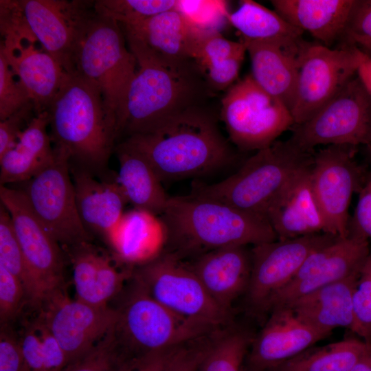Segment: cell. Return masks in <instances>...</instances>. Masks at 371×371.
<instances>
[{"mask_svg": "<svg viewBox=\"0 0 371 371\" xmlns=\"http://www.w3.org/2000/svg\"><path fill=\"white\" fill-rule=\"evenodd\" d=\"M124 34L137 69L117 120V138L151 133L169 119L200 106L209 87L195 62L166 60L137 38Z\"/></svg>", "mask_w": 371, "mask_h": 371, "instance_id": "cell-1", "label": "cell"}, {"mask_svg": "<svg viewBox=\"0 0 371 371\" xmlns=\"http://www.w3.org/2000/svg\"><path fill=\"white\" fill-rule=\"evenodd\" d=\"M124 141L148 161L162 182L213 173L236 157L214 117L201 106L169 119L151 133Z\"/></svg>", "mask_w": 371, "mask_h": 371, "instance_id": "cell-2", "label": "cell"}, {"mask_svg": "<svg viewBox=\"0 0 371 371\" xmlns=\"http://www.w3.org/2000/svg\"><path fill=\"white\" fill-rule=\"evenodd\" d=\"M159 217L166 234L164 251L183 260L219 248L278 240L264 217L191 194L170 196Z\"/></svg>", "mask_w": 371, "mask_h": 371, "instance_id": "cell-3", "label": "cell"}, {"mask_svg": "<svg viewBox=\"0 0 371 371\" xmlns=\"http://www.w3.org/2000/svg\"><path fill=\"white\" fill-rule=\"evenodd\" d=\"M47 111L54 146L92 172L106 168L117 139V117L94 82L69 74Z\"/></svg>", "mask_w": 371, "mask_h": 371, "instance_id": "cell-4", "label": "cell"}, {"mask_svg": "<svg viewBox=\"0 0 371 371\" xmlns=\"http://www.w3.org/2000/svg\"><path fill=\"white\" fill-rule=\"evenodd\" d=\"M313 159V151L303 150L289 139L276 141L219 182L194 181L190 194L265 218L273 201L294 177L312 166Z\"/></svg>", "mask_w": 371, "mask_h": 371, "instance_id": "cell-5", "label": "cell"}, {"mask_svg": "<svg viewBox=\"0 0 371 371\" xmlns=\"http://www.w3.org/2000/svg\"><path fill=\"white\" fill-rule=\"evenodd\" d=\"M129 285L115 308L112 328L123 361L178 348L221 330L174 313L152 298L133 277Z\"/></svg>", "mask_w": 371, "mask_h": 371, "instance_id": "cell-6", "label": "cell"}, {"mask_svg": "<svg viewBox=\"0 0 371 371\" xmlns=\"http://www.w3.org/2000/svg\"><path fill=\"white\" fill-rule=\"evenodd\" d=\"M126 44L121 25L95 10L81 34L74 57V74L99 87L106 105L117 117V124L137 69V60Z\"/></svg>", "mask_w": 371, "mask_h": 371, "instance_id": "cell-7", "label": "cell"}, {"mask_svg": "<svg viewBox=\"0 0 371 371\" xmlns=\"http://www.w3.org/2000/svg\"><path fill=\"white\" fill-rule=\"evenodd\" d=\"M132 277L152 298L174 313L215 329L230 326L232 312L213 300L186 260L163 251L135 267Z\"/></svg>", "mask_w": 371, "mask_h": 371, "instance_id": "cell-8", "label": "cell"}, {"mask_svg": "<svg viewBox=\"0 0 371 371\" xmlns=\"http://www.w3.org/2000/svg\"><path fill=\"white\" fill-rule=\"evenodd\" d=\"M221 117L231 142L242 151L267 148L294 125L290 111L251 74L229 88L221 100Z\"/></svg>", "mask_w": 371, "mask_h": 371, "instance_id": "cell-9", "label": "cell"}, {"mask_svg": "<svg viewBox=\"0 0 371 371\" xmlns=\"http://www.w3.org/2000/svg\"><path fill=\"white\" fill-rule=\"evenodd\" d=\"M289 139L305 151L317 146H371V95L356 75L315 115L291 128Z\"/></svg>", "mask_w": 371, "mask_h": 371, "instance_id": "cell-10", "label": "cell"}, {"mask_svg": "<svg viewBox=\"0 0 371 371\" xmlns=\"http://www.w3.org/2000/svg\"><path fill=\"white\" fill-rule=\"evenodd\" d=\"M53 160L22 190L43 225L65 250L93 236L85 227L78 210L69 155L54 146Z\"/></svg>", "mask_w": 371, "mask_h": 371, "instance_id": "cell-11", "label": "cell"}, {"mask_svg": "<svg viewBox=\"0 0 371 371\" xmlns=\"http://www.w3.org/2000/svg\"><path fill=\"white\" fill-rule=\"evenodd\" d=\"M337 237L320 233L252 246L251 276L244 295L248 313L264 317L269 301L293 278L306 258Z\"/></svg>", "mask_w": 371, "mask_h": 371, "instance_id": "cell-12", "label": "cell"}, {"mask_svg": "<svg viewBox=\"0 0 371 371\" xmlns=\"http://www.w3.org/2000/svg\"><path fill=\"white\" fill-rule=\"evenodd\" d=\"M358 66V47L332 49L310 42L299 70L291 111L294 124L308 120L335 96L357 75Z\"/></svg>", "mask_w": 371, "mask_h": 371, "instance_id": "cell-13", "label": "cell"}, {"mask_svg": "<svg viewBox=\"0 0 371 371\" xmlns=\"http://www.w3.org/2000/svg\"><path fill=\"white\" fill-rule=\"evenodd\" d=\"M35 310L63 349L68 365L82 357L101 341L116 319L115 308L98 307L73 300L69 297L66 286L46 295Z\"/></svg>", "mask_w": 371, "mask_h": 371, "instance_id": "cell-14", "label": "cell"}, {"mask_svg": "<svg viewBox=\"0 0 371 371\" xmlns=\"http://www.w3.org/2000/svg\"><path fill=\"white\" fill-rule=\"evenodd\" d=\"M0 204L11 216L16 237L38 286L42 300L50 292L66 286L65 270L68 261L66 254L34 214L23 191L0 186Z\"/></svg>", "mask_w": 371, "mask_h": 371, "instance_id": "cell-15", "label": "cell"}, {"mask_svg": "<svg viewBox=\"0 0 371 371\" xmlns=\"http://www.w3.org/2000/svg\"><path fill=\"white\" fill-rule=\"evenodd\" d=\"M370 248L368 239L349 233L311 253L293 278L269 301L265 316L321 287L361 270Z\"/></svg>", "mask_w": 371, "mask_h": 371, "instance_id": "cell-16", "label": "cell"}, {"mask_svg": "<svg viewBox=\"0 0 371 371\" xmlns=\"http://www.w3.org/2000/svg\"><path fill=\"white\" fill-rule=\"evenodd\" d=\"M355 146L330 145L314 154L311 184L325 218L328 234H349L348 209L360 185L361 172L355 160Z\"/></svg>", "mask_w": 371, "mask_h": 371, "instance_id": "cell-17", "label": "cell"}, {"mask_svg": "<svg viewBox=\"0 0 371 371\" xmlns=\"http://www.w3.org/2000/svg\"><path fill=\"white\" fill-rule=\"evenodd\" d=\"M95 1L20 0L27 24L41 47L69 74L85 26L95 12Z\"/></svg>", "mask_w": 371, "mask_h": 371, "instance_id": "cell-18", "label": "cell"}, {"mask_svg": "<svg viewBox=\"0 0 371 371\" xmlns=\"http://www.w3.org/2000/svg\"><path fill=\"white\" fill-rule=\"evenodd\" d=\"M328 336L302 320L291 308H275L254 335L244 371L271 370Z\"/></svg>", "mask_w": 371, "mask_h": 371, "instance_id": "cell-19", "label": "cell"}, {"mask_svg": "<svg viewBox=\"0 0 371 371\" xmlns=\"http://www.w3.org/2000/svg\"><path fill=\"white\" fill-rule=\"evenodd\" d=\"M243 41L250 58L254 80L291 112L299 70L310 42L302 37Z\"/></svg>", "mask_w": 371, "mask_h": 371, "instance_id": "cell-20", "label": "cell"}, {"mask_svg": "<svg viewBox=\"0 0 371 371\" xmlns=\"http://www.w3.org/2000/svg\"><path fill=\"white\" fill-rule=\"evenodd\" d=\"M64 251L71 265L76 298L89 304L109 306L132 278L135 267L122 262L92 242L80 243Z\"/></svg>", "mask_w": 371, "mask_h": 371, "instance_id": "cell-21", "label": "cell"}, {"mask_svg": "<svg viewBox=\"0 0 371 371\" xmlns=\"http://www.w3.org/2000/svg\"><path fill=\"white\" fill-rule=\"evenodd\" d=\"M35 36L4 38L1 42L5 57L34 105L36 115L47 111L69 76L43 47Z\"/></svg>", "mask_w": 371, "mask_h": 371, "instance_id": "cell-22", "label": "cell"}, {"mask_svg": "<svg viewBox=\"0 0 371 371\" xmlns=\"http://www.w3.org/2000/svg\"><path fill=\"white\" fill-rule=\"evenodd\" d=\"M311 168L294 177L265 212V218L278 240L328 234L325 218L313 190Z\"/></svg>", "mask_w": 371, "mask_h": 371, "instance_id": "cell-23", "label": "cell"}, {"mask_svg": "<svg viewBox=\"0 0 371 371\" xmlns=\"http://www.w3.org/2000/svg\"><path fill=\"white\" fill-rule=\"evenodd\" d=\"M247 247L219 248L186 260L213 300L229 311L248 288L251 252Z\"/></svg>", "mask_w": 371, "mask_h": 371, "instance_id": "cell-24", "label": "cell"}, {"mask_svg": "<svg viewBox=\"0 0 371 371\" xmlns=\"http://www.w3.org/2000/svg\"><path fill=\"white\" fill-rule=\"evenodd\" d=\"M120 25L124 33L139 39L159 57L175 63L195 62L200 40L209 32L194 27L176 9Z\"/></svg>", "mask_w": 371, "mask_h": 371, "instance_id": "cell-25", "label": "cell"}, {"mask_svg": "<svg viewBox=\"0 0 371 371\" xmlns=\"http://www.w3.org/2000/svg\"><path fill=\"white\" fill-rule=\"evenodd\" d=\"M70 170L80 219L91 235L104 240L128 202L115 177L98 180L91 171L71 163Z\"/></svg>", "mask_w": 371, "mask_h": 371, "instance_id": "cell-26", "label": "cell"}, {"mask_svg": "<svg viewBox=\"0 0 371 371\" xmlns=\"http://www.w3.org/2000/svg\"><path fill=\"white\" fill-rule=\"evenodd\" d=\"M104 240L117 259L136 267L153 260L164 250L166 229L159 216L134 208L124 212Z\"/></svg>", "mask_w": 371, "mask_h": 371, "instance_id": "cell-27", "label": "cell"}, {"mask_svg": "<svg viewBox=\"0 0 371 371\" xmlns=\"http://www.w3.org/2000/svg\"><path fill=\"white\" fill-rule=\"evenodd\" d=\"M360 271L321 287L285 306L291 308L306 323L329 335L338 327L350 330L354 322L353 294Z\"/></svg>", "mask_w": 371, "mask_h": 371, "instance_id": "cell-28", "label": "cell"}, {"mask_svg": "<svg viewBox=\"0 0 371 371\" xmlns=\"http://www.w3.org/2000/svg\"><path fill=\"white\" fill-rule=\"evenodd\" d=\"M355 0H272L274 10L329 47L341 41Z\"/></svg>", "mask_w": 371, "mask_h": 371, "instance_id": "cell-29", "label": "cell"}, {"mask_svg": "<svg viewBox=\"0 0 371 371\" xmlns=\"http://www.w3.org/2000/svg\"><path fill=\"white\" fill-rule=\"evenodd\" d=\"M48 111L36 115L16 144L0 157V186L26 182L54 159Z\"/></svg>", "mask_w": 371, "mask_h": 371, "instance_id": "cell-30", "label": "cell"}, {"mask_svg": "<svg viewBox=\"0 0 371 371\" xmlns=\"http://www.w3.org/2000/svg\"><path fill=\"white\" fill-rule=\"evenodd\" d=\"M115 151L119 171L115 177L128 203L159 216L170 196L150 164L124 141L116 146Z\"/></svg>", "mask_w": 371, "mask_h": 371, "instance_id": "cell-31", "label": "cell"}, {"mask_svg": "<svg viewBox=\"0 0 371 371\" xmlns=\"http://www.w3.org/2000/svg\"><path fill=\"white\" fill-rule=\"evenodd\" d=\"M371 352V344L349 338L324 346H311L268 371H352Z\"/></svg>", "mask_w": 371, "mask_h": 371, "instance_id": "cell-32", "label": "cell"}, {"mask_svg": "<svg viewBox=\"0 0 371 371\" xmlns=\"http://www.w3.org/2000/svg\"><path fill=\"white\" fill-rule=\"evenodd\" d=\"M17 333L22 351L24 371H63L67 359L63 349L36 312L22 322Z\"/></svg>", "mask_w": 371, "mask_h": 371, "instance_id": "cell-33", "label": "cell"}, {"mask_svg": "<svg viewBox=\"0 0 371 371\" xmlns=\"http://www.w3.org/2000/svg\"><path fill=\"white\" fill-rule=\"evenodd\" d=\"M228 21L249 41L281 37H302L303 32L286 21L275 10H271L252 0H243Z\"/></svg>", "mask_w": 371, "mask_h": 371, "instance_id": "cell-34", "label": "cell"}, {"mask_svg": "<svg viewBox=\"0 0 371 371\" xmlns=\"http://www.w3.org/2000/svg\"><path fill=\"white\" fill-rule=\"evenodd\" d=\"M254 335L230 326L211 337L198 371H244L247 352Z\"/></svg>", "mask_w": 371, "mask_h": 371, "instance_id": "cell-35", "label": "cell"}, {"mask_svg": "<svg viewBox=\"0 0 371 371\" xmlns=\"http://www.w3.org/2000/svg\"><path fill=\"white\" fill-rule=\"evenodd\" d=\"M0 265L3 266L22 283L25 288L28 306L37 308L42 297L25 261L14 229L11 216L0 204Z\"/></svg>", "mask_w": 371, "mask_h": 371, "instance_id": "cell-36", "label": "cell"}, {"mask_svg": "<svg viewBox=\"0 0 371 371\" xmlns=\"http://www.w3.org/2000/svg\"><path fill=\"white\" fill-rule=\"evenodd\" d=\"M177 4L176 0H100L94 8L98 13L127 24L176 9Z\"/></svg>", "mask_w": 371, "mask_h": 371, "instance_id": "cell-37", "label": "cell"}, {"mask_svg": "<svg viewBox=\"0 0 371 371\" xmlns=\"http://www.w3.org/2000/svg\"><path fill=\"white\" fill-rule=\"evenodd\" d=\"M176 10L194 27L209 32H220L229 14L224 1L179 0Z\"/></svg>", "mask_w": 371, "mask_h": 371, "instance_id": "cell-38", "label": "cell"}, {"mask_svg": "<svg viewBox=\"0 0 371 371\" xmlns=\"http://www.w3.org/2000/svg\"><path fill=\"white\" fill-rule=\"evenodd\" d=\"M353 313L351 331L371 344V249L361 269L353 294Z\"/></svg>", "mask_w": 371, "mask_h": 371, "instance_id": "cell-39", "label": "cell"}, {"mask_svg": "<svg viewBox=\"0 0 371 371\" xmlns=\"http://www.w3.org/2000/svg\"><path fill=\"white\" fill-rule=\"evenodd\" d=\"M28 300L19 280L0 265V324L12 326L22 314Z\"/></svg>", "mask_w": 371, "mask_h": 371, "instance_id": "cell-40", "label": "cell"}, {"mask_svg": "<svg viewBox=\"0 0 371 371\" xmlns=\"http://www.w3.org/2000/svg\"><path fill=\"white\" fill-rule=\"evenodd\" d=\"M342 45L371 52V0H355L341 38Z\"/></svg>", "mask_w": 371, "mask_h": 371, "instance_id": "cell-41", "label": "cell"}, {"mask_svg": "<svg viewBox=\"0 0 371 371\" xmlns=\"http://www.w3.org/2000/svg\"><path fill=\"white\" fill-rule=\"evenodd\" d=\"M122 363L114 344L111 328L90 351L69 364L63 371H118Z\"/></svg>", "mask_w": 371, "mask_h": 371, "instance_id": "cell-42", "label": "cell"}, {"mask_svg": "<svg viewBox=\"0 0 371 371\" xmlns=\"http://www.w3.org/2000/svg\"><path fill=\"white\" fill-rule=\"evenodd\" d=\"M10 68L0 49V121H2L32 100Z\"/></svg>", "mask_w": 371, "mask_h": 371, "instance_id": "cell-43", "label": "cell"}, {"mask_svg": "<svg viewBox=\"0 0 371 371\" xmlns=\"http://www.w3.org/2000/svg\"><path fill=\"white\" fill-rule=\"evenodd\" d=\"M244 50L247 47L243 41L235 42L225 38L220 32H207L200 40L194 60L203 71L206 66Z\"/></svg>", "mask_w": 371, "mask_h": 371, "instance_id": "cell-44", "label": "cell"}, {"mask_svg": "<svg viewBox=\"0 0 371 371\" xmlns=\"http://www.w3.org/2000/svg\"><path fill=\"white\" fill-rule=\"evenodd\" d=\"M245 52L247 50L206 66L203 71L208 87L216 91L230 87L238 78Z\"/></svg>", "mask_w": 371, "mask_h": 371, "instance_id": "cell-45", "label": "cell"}, {"mask_svg": "<svg viewBox=\"0 0 371 371\" xmlns=\"http://www.w3.org/2000/svg\"><path fill=\"white\" fill-rule=\"evenodd\" d=\"M36 115L34 105L31 102L0 121V157L16 144L22 132Z\"/></svg>", "mask_w": 371, "mask_h": 371, "instance_id": "cell-46", "label": "cell"}, {"mask_svg": "<svg viewBox=\"0 0 371 371\" xmlns=\"http://www.w3.org/2000/svg\"><path fill=\"white\" fill-rule=\"evenodd\" d=\"M0 371H24L20 341L12 326H1Z\"/></svg>", "mask_w": 371, "mask_h": 371, "instance_id": "cell-47", "label": "cell"}, {"mask_svg": "<svg viewBox=\"0 0 371 371\" xmlns=\"http://www.w3.org/2000/svg\"><path fill=\"white\" fill-rule=\"evenodd\" d=\"M213 334L179 348L165 371H198L204 351Z\"/></svg>", "mask_w": 371, "mask_h": 371, "instance_id": "cell-48", "label": "cell"}, {"mask_svg": "<svg viewBox=\"0 0 371 371\" xmlns=\"http://www.w3.org/2000/svg\"><path fill=\"white\" fill-rule=\"evenodd\" d=\"M349 233L371 238V176L360 189L354 215L350 219Z\"/></svg>", "mask_w": 371, "mask_h": 371, "instance_id": "cell-49", "label": "cell"}, {"mask_svg": "<svg viewBox=\"0 0 371 371\" xmlns=\"http://www.w3.org/2000/svg\"><path fill=\"white\" fill-rule=\"evenodd\" d=\"M180 348L128 360L118 371H165L172 357Z\"/></svg>", "mask_w": 371, "mask_h": 371, "instance_id": "cell-50", "label": "cell"}, {"mask_svg": "<svg viewBox=\"0 0 371 371\" xmlns=\"http://www.w3.org/2000/svg\"><path fill=\"white\" fill-rule=\"evenodd\" d=\"M357 75L371 95V58L359 49Z\"/></svg>", "mask_w": 371, "mask_h": 371, "instance_id": "cell-51", "label": "cell"}, {"mask_svg": "<svg viewBox=\"0 0 371 371\" xmlns=\"http://www.w3.org/2000/svg\"><path fill=\"white\" fill-rule=\"evenodd\" d=\"M352 371H371V352L363 357Z\"/></svg>", "mask_w": 371, "mask_h": 371, "instance_id": "cell-52", "label": "cell"}, {"mask_svg": "<svg viewBox=\"0 0 371 371\" xmlns=\"http://www.w3.org/2000/svg\"><path fill=\"white\" fill-rule=\"evenodd\" d=\"M368 150H369V152H370V153L371 155V146H368Z\"/></svg>", "mask_w": 371, "mask_h": 371, "instance_id": "cell-53", "label": "cell"}, {"mask_svg": "<svg viewBox=\"0 0 371 371\" xmlns=\"http://www.w3.org/2000/svg\"><path fill=\"white\" fill-rule=\"evenodd\" d=\"M366 54H367L368 56H370L371 58V52H370L369 53Z\"/></svg>", "mask_w": 371, "mask_h": 371, "instance_id": "cell-54", "label": "cell"}]
</instances>
